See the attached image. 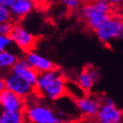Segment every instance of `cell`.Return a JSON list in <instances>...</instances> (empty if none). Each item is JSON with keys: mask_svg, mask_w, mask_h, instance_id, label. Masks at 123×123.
Masks as SVG:
<instances>
[{"mask_svg": "<svg viewBox=\"0 0 123 123\" xmlns=\"http://www.w3.org/2000/svg\"><path fill=\"white\" fill-rule=\"evenodd\" d=\"M35 95L49 101H56L68 95L67 79L58 67L39 74Z\"/></svg>", "mask_w": 123, "mask_h": 123, "instance_id": "1", "label": "cell"}, {"mask_svg": "<svg viewBox=\"0 0 123 123\" xmlns=\"http://www.w3.org/2000/svg\"><path fill=\"white\" fill-rule=\"evenodd\" d=\"M35 94L26 99L25 116L27 123H67L69 121L62 117L55 111L41 102L40 97Z\"/></svg>", "mask_w": 123, "mask_h": 123, "instance_id": "2", "label": "cell"}, {"mask_svg": "<svg viewBox=\"0 0 123 123\" xmlns=\"http://www.w3.org/2000/svg\"><path fill=\"white\" fill-rule=\"evenodd\" d=\"M111 10L112 5L107 0H94L81 6L80 16L88 28L95 31L110 17Z\"/></svg>", "mask_w": 123, "mask_h": 123, "instance_id": "3", "label": "cell"}, {"mask_svg": "<svg viewBox=\"0 0 123 123\" xmlns=\"http://www.w3.org/2000/svg\"><path fill=\"white\" fill-rule=\"evenodd\" d=\"M94 32L98 41L104 44L123 40V19L119 17L110 16Z\"/></svg>", "mask_w": 123, "mask_h": 123, "instance_id": "4", "label": "cell"}, {"mask_svg": "<svg viewBox=\"0 0 123 123\" xmlns=\"http://www.w3.org/2000/svg\"><path fill=\"white\" fill-rule=\"evenodd\" d=\"M4 79L6 89L25 99H27L35 94V87L33 85L11 70L4 74Z\"/></svg>", "mask_w": 123, "mask_h": 123, "instance_id": "5", "label": "cell"}, {"mask_svg": "<svg viewBox=\"0 0 123 123\" xmlns=\"http://www.w3.org/2000/svg\"><path fill=\"white\" fill-rule=\"evenodd\" d=\"M94 119L97 123L118 122L123 120V111L116 106L113 98L103 97L102 105Z\"/></svg>", "mask_w": 123, "mask_h": 123, "instance_id": "6", "label": "cell"}, {"mask_svg": "<svg viewBox=\"0 0 123 123\" xmlns=\"http://www.w3.org/2000/svg\"><path fill=\"white\" fill-rule=\"evenodd\" d=\"M9 36L12 40L13 43L25 53L33 50L36 45V37L20 24H14Z\"/></svg>", "mask_w": 123, "mask_h": 123, "instance_id": "7", "label": "cell"}, {"mask_svg": "<svg viewBox=\"0 0 123 123\" xmlns=\"http://www.w3.org/2000/svg\"><path fill=\"white\" fill-rule=\"evenodd\" d=\"M76 105L80 113L86 118H95L102 105L103 97L92 96L90 93L75 99Z\"/></svg>", "mask_w": 123, "mask_h": 123, "instance_id": "8", "label": "cell"}, {"mask_svg": "<svg viewBox=\"0 0 123 123\" xmlns=\"http://www.w3.org/2000/svg\"><path fill=\"white\" fill-rule=\"evenodd\" d=\"M0 103L4 111H25L26 99L19 97L8 89H5L0 92Z\"/></svg>", "mask_w": 123, "mask_h": 123, "instance_id": "9", "label": "cell"}, {"mask_svg": "<svg viewBox=\"0 0 123 123\" xmlns=\"http://www.w3.org/2000/svg\"><path fill=\"white\" fill-rule=\"evenodd\" d=\"M24 58L26 60L29 65L35 69L39 74L57 68L56 64L54 63L50 59L36 53L33 50L26 52Z\"/></svg>", "mask_w": 123, "mask_h": 123, "instance_id": "10", "label": "cell"}, {"mask_svg": "<svg viewBox=\"0 0 123 123\" xmlns=\"http://www.w3.org/2000/svg\"><path fill=\"white\" fill-rule=\"evenodd\" d=\"M11 71L23 77L24 79L26 80L27 82L30 83L31 85L35 87L39 73L29 65V63L24 57L18 58V61L16 62L12 68L11 69Z\"/></svg>", "mask_w": 123, "mask_h": 123, "instance_id": "11", "label": "cell"}, {"mask_svg": "<svg viewBox=\"0 0 123 123\" xmlns=\"http://www.w3.org/2000/svg\"><path fill=\"white\" fill-rule=\"evenodd\" d=\"M33 2L30 0H17L9 9L12 19L19 20L32 12L34 8Z\"/></svg>", "mask_w": 123, "mask_h": 123, "instance_id": "12", "label": "cell"}, {"mask_svg": "<svg viewBox=\"0 0 123 123\" xmlns=\"http://www.w3.org/2000/svg\"><path fill=\"white\" fill-rule=\"evenodd\" d=\"M76 83L79 85L80 88H81L86 94H88V93L91 92L92 89L93 88L94 85L97 82L95 81V79L93 78L92 74H91L88 66H86V67H85V68L79 72V74L77 76Z\"/></svg>", "mask_w": 123, "mask_h": 123, "instance_id": "13", "label": "cell"}, {"mask_svg": "<svg viewBox=\"0 0 123 123\" xmlns=\"http://www.w3.org/2000/svg\"><path fill=\"white\" fill-rule=\"evenodd\" d=\"M0 123H26L24 111H4L0 113Z\"/></svg>", "mask_w": 123, "mask_h": 123, "instance_id": "14", "label": "cell"}, {"mask_svg": "<svg viewBox=\"0 0 123 123\" xmlns=\"http://www.w3.org/2000/svg\"><path fill=\"white\" fill-rule=\"evenodd\" d=\"M18 59V57L14 53L8 50L0 51V71L6 73L11 70Z\"/></svg>", "mask_w": 123, "mask_h": 123, "instance_id": "15", "label": "cell"}, {"mask_svg": "<svg viewBox=\"0 0 123 123\" xmlns=\"http://www.w3.org/2000/svg\"><path fill=\"white\" fill-rule=\"evenodd\" d=\"M13 43L12 40L9 35H4L0 34V51L8 50V49L12 46Z\"/></svg>", "mask_w": 123, "mask_h": 123, "instance_id": "16", "label": "cell"}, {"mask_svg": "<svg viewBox=\"0 0 123 123\" xmlns=\"http://www.w3.org/2000/svg\"><path fill=\"white\" fill-rule=\"evenodd\" d=\"M64 6L69 10H77L82 6V0H62Z\"/></svg>", "mask_w": 123, "mask_h": 123, "instance_id": "17", "label": "cell"}, {"mask_svg": "<svg viewBox=\"0 0 123 123\" xmlns=\"http://www.w3.org/2000/svg\"><path fill=\"white\" fill-rule=\"evenodd\" d=\"M12 20V17L8 8L0 5V22H8Z\"/></svg>", "mask_w": 123, "mask_h": 123, "instance_id": "18", "label": "cell"}, {"mask_svg": "<svg viewBox=\"0 0 123 123\" xmlns=\"http://www.w3.org/2000/svg\"><path fill=\"white\" fill-rule=\"evenodd\" d=\"M14 24L12 21L8 22H0V34L4 35H10L11 32L12 30Z\"/></svg>", "mask_w": 123, "mask_h": 123, "instance_id": "19", "label": "cell"}, {"mask_svg": "<svg viewBox=\"0 0 123 123\" xmlns=\"http://www.w3.org/2000/svg\"><path fill=\"white\" fill-rule=\"evenodd\" d=\"M17 0H0V5L10 9V7L16 2Z\"/></svg>", "mask_w": 123, "mask_h": 123, "instance_id": "20", "label": "cell"}, {"mask_svg": "<svg viewBox=\"0 0 123 123\" xmlns=\"http://www.w3.org/2000/svg\"><path fill=\"white\" fill-rule=\"evenodd\" d=\"M112 6H120L123 4V0H107Z\"/></svg>", "mask_w": 123, "mask_h": 123, "instance_id": "21", "label": "cell"}, {"mask_svg": "<svg viewBox=\"0 0 123 123\" xmlns=\"http://www.w3.org/2000/svg\"><path fill=\"white\" fill-rule=\"evenodd\" d=\"M5 89H6L5 79H4V77H1V76H0V92H2V91H4Z\"/></svg>", "mask_w": 123, "mask_h": 123, "instance_id": "22", "label": "cell"}, {"mask_svg": "<svg viewBox=\"0 0 123 123\" xmlns=\"http://www.w3.org/2000/svg\"><path fill=\"white\" fill-rule=\"evenodd\" d=\"M3 111V108H2V105H1V103H0V113Z\"/></svg>", "mask_w": 123, "mask_h": 123, "instance_id": "23", "label": "cell"}, {"mask_svg": "<svg viewBox=\"0 0 123 123\" xmlns=\"http://www.w3.org/2000/svg\"><path fill=\"white\" fill-rule=\"evenodd\" d=\"M114 123H123V120H122V121H118V122H114Z\"/></svg>", "mask_w": 123, "mask_h": 123, "instance_id": "24", "label": "cell"}, {"mask_svg": "<svg viewBox=\"0 0 123 123\" xmlns=\"http://www.w3.org/2000/svg\"><path fill=\"white\" fill-rule=\"evenodd\" d=\"M30 1H34V0H30Z\"/></svg>", "mask_w": 123, "mask_h": 123, "instance_id": "25", "label": "cell"}, {"mask_svg": "<svg viewBox=\"0 0 123 123\" xmlns=\"http://www.w3.org/2000/svg\"><path fill=\"white\" fill-rule=\"evenodd\" d=\"M67 123H70V122H69H69H67Z\"/></svg>", "mask_w": 123, "mask_h": 123, "instance_id": "26", "label": "cell"}]
</instances>
